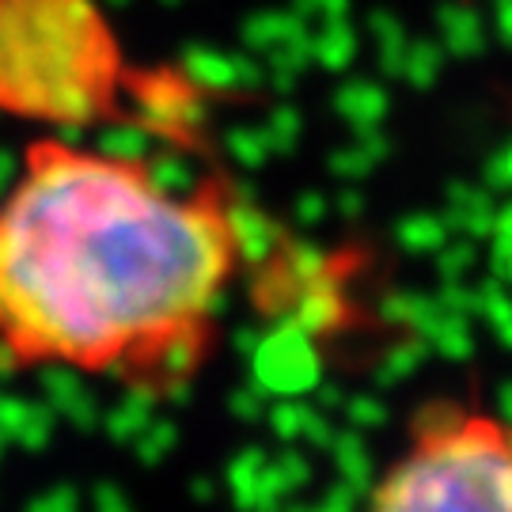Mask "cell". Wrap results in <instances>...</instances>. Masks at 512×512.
Wrapping results in <instances>:
<instances>
[{
    "mask_svg": "<svg viewBox=\"0 0 512 512\" xmlns=\"http://www.w3.org/2000/svg\"><path fill=\"white\" fill-rule=\"evenodd\" d=\"M183 84L141 73L99 0H0V114L80 129L152 122L167 133Z\"/></svg>",
    "mask_w": 512,
    "mask_h": 512,
    "instance_id": "2",
    "label": "cell"
},
{
    "mask_svg": "<svg viewBox=\"0 0 512 512\" xmlns=\"http://www.w3.org/2000/svg\"><path fill=\"white\" fill-rule=\"evenodd\" d=\"M365 512H512V418L475 395L421 403Z\"/></svg>",
    "mask_w": 512,
    "mask_h": 512,
    "instance_id": "3",
    "label": "cell"
},
{
    "mask_svg": "<svg viewBox=\"0 0 512 512\" xmlns=\"http://www.w3.org/2000/svg\"><path fill=\"white\" fill-rule=\"evenodd\" d=\"M236 186H171L65 133L23 148L0 194V376L69 372L145 403L205 376L247 270Z\"/></svg>",
    "mask_w": 512,
    "mask_h": 512,
    "instance_id": "1",
    "label": "cell"
}]
</instances>
